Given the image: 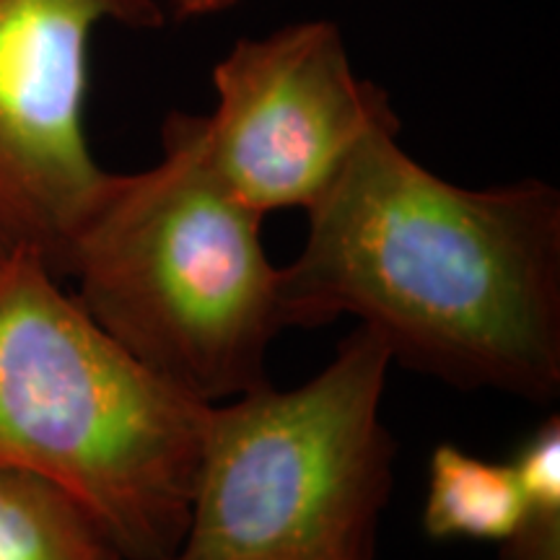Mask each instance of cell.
I'll return each mask as SVG.
<instances>
[{"mask_svg": "<svg viewBox=\"0 0 560 560\" xmlns=\"http://www.w3.org/2000/svg\"><path fill=\"white\" fill-rule=\"evenodd\" d=\"M213 89V115H202L208 159L262 215L306 210L371 132L400 130L389 94L355 73L332 21L236 39L215 62Z\"/></svg>", "mask_w": 560, "mask_h": 560, "instance_id": "cell-5", "label": "cell"}, {"mask_svg": "<svg viewBox=\"0 0 560 560\" xmlns=\"http://www.w3.org/2000/svg\"><path fill=\"white\" fill-rule=\"evenodd\" d=\"M0 560H125L100 516L58 482L0 465Z\"/></svg>", "mask_w": 560, "mask_h": 560, "instance_id": "cell-7", "label": "cell"}, {"mask_svg": "<svg viewBox=\"0 0 560 560\" xmlns=\"http://www.w3.org/2000/svg\"><path fill=\"white\" fill-rule=\"evenodd\" d=\"M208 405L138 366L32 252L0 249V465L58 482L125 560H170Z\"/></svg>", "mask_w": 560, "mask_h": 560, "instance_id": "cell-3", "label": "cell"}, {"mask_svg": "<svg viewBox=\"0 0 560 560\" xmlns=\"http://www.w3.org/2000/svg\"><path fill=\"white\" fill-rule=\"evenodd\" d=\"M389 363L359 325L301 387L208 405L170 560H376L397 452L382 423Z\"/></svg>", "mask_w": 560, "mask_h": 560, "instance_id": "cell-4", "label": "cell"}, {"mask_svg": "<svg viewBox=\"0 0 560 560\" xmlns=\"http://www.w3.org/2000/svg\"><path fill=\"white\" fill-rule=\"evenodd\" d=\"M511 465L520 478L522 511L499 560H560V418L537 425Z\"/></svg>", "mask_w": 560, "mask_h": 560, "instance_id": "cell-9", "label": "cell"}, {"mask_svg": "<svg viewBox=\"0 0 560 560\" xmlns=\"http://www.w3.org/2000/svg\"><path fill=\"white\" fill-rule=\"evenodd\" d=\"M240 0H172L174 16L179 21H190V19H202L210 16V13H219L223 9H231Z\"/></svg>", "mask_w": 560, "mask_h": 560, "instance_id": "cell-10", "label": "cell"}, {"mask_svg": "<svg viewBox=\"0 0 560 560\" xmlns=\"http://www.w3.org/2000/svg\"><path fill=\"white\" fill-rule=\"evenodd\" d=\"M159 0H0V249L32 252L60 280L107 170L83 107L102 24L159 30Z\"/></svg>", "mask_w": 560, "mask_h": 560, "instance_id": "cell-6", "label": "cell"}, {"mask_svg": "<svg viewBox=\"0 0 560 560\" xmlns=\"http://www.w3.org/2000/svg\"><path fill=\"white\" fill-rule=\"evenodd\" d=\"M159 164L107 172L68 252L75 299L161 384L200 405L270 384L265 359L285 330L280 268L262 213L210 164L202 115L172 112Z\"/></svg>", "mask_w": 560, "mask_h": 560, "instance_id": "cell-2", "label": "cell"}, {"mask_svg": "<svg viewBox=\"0 0 560 560\" xmlns=\"http://www.w3.org/2000/svg\"><path fill=\"white\" fill-rule=\"evenodd\" d=\"M522 488L514 465L439 444L429 462L423 532L431 540H493L514 532Z\"/></svg>", "mask_w": 560, "mask_h": 560, "instance_id": "cell-8", "label": "cell"}, {"mask_svg": "<svg viewBox=\"0 0 560 560\" xmlns=\"http://www.w3.org/2000/svg\"><path fill=\"white\" fill-rule=\"evenodd\" d=\"M376 130L306 208L280 268L285 327L359 317L392 363L529 402L560 395V192L548 182L472 190Z\"/></svg>", "mask_w": 560, "mask_h": 560, "instance_id": "cell-1", "label": "cell"}]
</instances>
